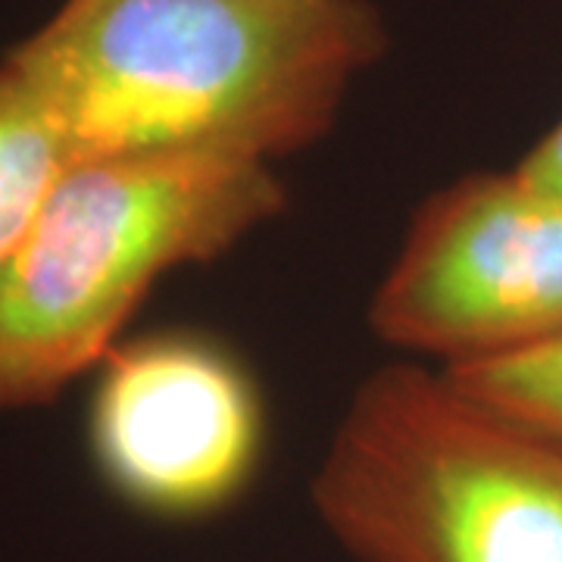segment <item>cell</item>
Wrapping results in <instances>:
<instances>
[{
  "mask_svg": "<svg viewBox=\"0 0 562 562\" xmlns=\"http://www.w3.org/2000/svg\"><path fill=\"white\" fill-rule=\"evenodd\" d=\"M387 29L369 0H60L0 72L76 160L198 154L269 162L338 122Z\"/></svg>",
  "mask_w": 562,
  "mask_h": 562,
  "instance_id": "cell-1",
  "label": "cell"
},
{
  "mask_svg": "<svg viewBox=\"0 0 562 562\" xmlns=\"http://www.w3.org/2000/svg\"><path fill=\"white\" fill-rule=\"evenodd\" d=\"M288 210L276 166L198 154L76 160L0 269V413L60 397L120 344L154 284Z\"/></svg>",
  "mask_w": 562,
  "mask_h": 562,
  "instance_id": "cell-2",
  "label": "cell"
},
{
  "mask_svg": "<svg viewBox=\"0 0 562 562\" xmlns=\"http://www.w3.org/2000/svg\"><path fill=\"white\" fill-rule=\"evenodd\" d=\"M310 494L357 562H562V447L443 369L372 372Z\"/></svg>",
  "mask_w": 562,
  "mask_h": 562,
  "instance_id": "cell-3",
  "label": "cell"
},
{
  "mask_svg": "<svg viewBox=\"0 0 562 562\" xmlns=\"http://www.w3.org/2000/svg\"><path fill=\"white\" fill-rule=\"evenodd\" d=\"M369 328L441 369L562 338V198L509 169L428 194L372 294Z\"/></svg>",
  "mask_w": 562,
  "mask_h": 562,
  "instance_id": "cell-4",
  "label": "cell"
},
{
  "mask_svg": "<svg viewBox=\"0 0 562 562\" xmlns=\"http://www.w3.org/2000/svg\"><path fill=\"white\" fill-rule=\"evenodd\" d=\"M88 450L103 487L138 516L216 519L262 469L257 375L228 344L194 328L120 341L88 406Z\"/></svg>",
  "mask_w": 562,
  "mask_h": 562,
  "instance_id": "cell-5",
  "label": "cell"
},
{
  "mask_svg": "<svg viewBox=\"0 0 562 562\" xmlns=\"http://www.w3.org/2000/svg\"><path fill=\"white\" fill-rule=\"evenodd\" d=\"M76 162L57 125L0 72V269L16 254L60 176Z\"/></svg>",
  "mask_w": 562,
  "mask_h": 562,
  "instance_id": "cell-6",
  "label": "cell"
},
{
  "mask_svg": "<svg viewBox=\"0 0 562 562\" xmlns=\"http://www.w3.org/2000/svg\"><path fill=\"white\" fill-rule=\"evenodd\" d=\"M443 372L465 394L562 447V338L506 360Z\"/></svg>",
  "mask_w": 562,
  "mask_h": 562,
  "instance_id": "cell-7",
  "label": "cell"
},
{
  "mask_svg": "<svg viewBox=\"0 0 562 562\" xmlns=\"http://www.w3.org/2000/svg\"><path fill=\"white\" fill-rule=\"evenodd\" d=\"M513 169L528 184L562 198V116L550 125V132L543 138L535 140V147Z\"/></svg>",
  "mask_w": 562,
  "mask_h": 562,
  "instance_id": "cell-8",
  "label": "cell"
}]
</instances>
